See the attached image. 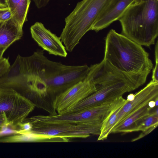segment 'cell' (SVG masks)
I'll list each match as a JSON object with an SVG mask.
<instances>
[{"mask_svg": "<svg viewBox=\"0 0 158 158\" xmlns=\"http://www.w3.org/2000/svg\"><path fill=\"white\" fill-rule=\"evenodd\" d=\"M155 64L153 68L152 81L158 83V43L157 41L155 49Z\"/></svg>", "mask_w": 158, "mask_h": 158, "instance_id": "cell-19", "label": "cell"}, {"mask_svg": "<svg viewBox=\"0 0 158 158\" xmlns=\"http://www.w3.org/2000/svg\"><path fill=\"white\" fill-rule=\"evenodd\" d=\"M23 27L12 17L0 22V48L7 49L11 44L21 38Z\"/></svg>", "mask_w": 158, "mask_h": 158, "instance_id": "cell-13", "label": "cell"}, {"mask_svg": "<svg viewBox=\"0 0 158 158\" xmlns=\"http://www.w3.org/2000/svg\"><path fill=\"white\" fill-rule=\"evenodd\" d=\"M156 106H157L158 105V98H157L155 100Z\"/></svg>", "mask_w": 158, "mask_h": 158, "instance_id": "cell-28", "label": "cell"}, {"mask_svg": "<svg viewBox=\"0 0 158 158\" xmlns=\"http://www.w3.org/2000/svg\"><path fill=\"white\" fill-rule=\"evenodd\" d=\"M152 109L148 104L137 110L114 127L111 134L133 132L139 121L148 114Z\"/></svg>", "mask_w": 158, "mask_h": 158, "instance_id": "cell-14", "label": "cell"}, {"mask_svg": "<svg viewBox=\"0 0 158 158\" xmlns=\"http://www.w3.org/2000/svg\"><path fill=\"white\" fill-rule=\"evenodd\" d=\"M157 0V1H158V0Z\"/></svg>", "mask_w": 158, "mask_h": 158, "instance_id": "cell-30", "label": "cell"}, {"mask_svg": "<svg viewBox=\"0 0 158 158\" xmlns=\"http://www.w3.org/2000/svg\"><path fill=\"white\" fill-rule=\"evenodd\" d=\"M33 39L43 50L49 54L65 57L67 52L60 37L47 29L40 22H36L30 27Z\"/></svg>", "mask_w": 158, "mask_h": 158, "instance_id": "cell-10", "label": "cell"}, {"mask_svg": "<svg viewBox=\"0 0 158 158\" xmlns=\"http://www.w3.org/2000/svg\"><path fill=\"white\" fill-rule=\"evenodd\" d=\"M148 105L150 108L152 109L156 106L155 101L153 100H151L148 102Z\"/></svg>", "mask_w": 158, "mask_h": 158, "instance_id": "cell-25", "label": "cell"}, {"mask_svg": "<svg viewBox=\"0 0 158 158\" xmlns=\"http://www.w3.org/2000/svg\"><path fill=\"white\" fill-rule=\"evenodd\" d=\"M6 49L5 48H0V61L3 58V54Z\"/></svg>", "mask_w": 158, "mask_h": 158, "instance_id": "cell-27", "label": "cell"}, {"mask_svg": "<svg viewBox=\"0 0 158 158\" xmlns=\"http://www.w3.org/2000/svg\"><path fill=\"white\" fill-rule=\"evenodd\" d=\"M105 41L103 59L123 76L132 91L143 84L153 64L142 46L113 29Z\"/></svg>", "mask_w": 158, "mask_h": 158, "instance_id": "cell-2", "label": "cell"}, {"mask_svg": "<svg viewBox=\"0 0 158 158\" xmlns=\"http://www.w3.org/2000/svg\"><path fill=\"white\" fill-rule=\"evenodd\" d=\"M158 98V83L151 81L135 94V98L132 101H127L122 106L118 113L113 128L130 114L148 105L151 100H155Z\"/></svg>", "mask_w": 158, "mask_h": 158, "instance_id": "cell-11", "label": "cell"}, {"mask_svg": "<svg viewBox=\"0 0 158 158\" xmlns=\"http://www.w3.org/2000/svg\"><path fill=\"white\" fill-rule=\"evenodd\" d=\"M25 121L32 125L31 131L38 134L64 139L66 142L74 138H86L91 135H99L102 122L81 123L49 122L33 121L27 118Z\"/></svg>", "mask_w": 158, "mask_h": 158, "instance_id": "cell-6", "label": "cell"}, {"mask_svg": "<svg viewBox=\"0 0 158 158\" xmlns=\"http://www.w3.org/2000/svg\"><path fill=\"white\" fill-rule=\"evenodd\" d=\"M135 0H110L93 24L91 30L98 32L118 20Z\"/></svg>", "mask_w": 158, "mask_h": 158, "instance_id": "cell-12", "label": "cell"}, {"mask_svg": "<svg viewBox=\"0 0 158 158\" xmlns=\"http://www.w3.org/2000/svg\"><path fill=\"white\" fill-rule=\"evenodd\" d=\"M112 102L87 108L73 113L55 115H38L28 118L31 120L44 122L81 123L90 122H102L114 108Z\"/></svg>", "mask_w": 158, "mask_h": 158, "instance_id": "cell-8", "label": "cell"}, {"mask_svg": "<svg viewBox=\"0 0 158 158\" xmlns=\"http://www.w3.org/2000/svg\"><path fill=\"white\" fill-rule=\"evenodd\" d=\"M12 17L13 15L10 8L8 6L0 7V22L7 21Z\"/></svg>", "mask_w": 158, "mask_h": 158, "instance_id": "cell-21", "label": "cell"}, {"mask_svg": "<svg viewBox=\"0 0 158 158\" xmlns=\"http://www.w3.org/2000/svg\"><path fill=\"white\" fill-rule=\"evenodd\" d=\"M110 0H82L65 18L60 37L66 51L72 52Z\"/></svg>", "mask_w": 158, "mask_h": 158, "instance_id": "cell-5", "label": "cell"}, {"mask_svg": "<svg viewBox=\"0 0 158 158\" xmlns=\"http://www.w3.org/2000/svg\"><path fill=\"white\" fill-rule=\"evenodd\" d=\"M135 98V94H129L127 97L126 99L127 101H132Z\"/></svg>", "mask_w": 158, "mask_h": 158, "instance_id": "cell-26", "label": "cell"}, {"mask_svg": "<svg viewBox=\"0 0 158 158\" xmlns=\"http://www.w3.org/2000/svg\"><path fill=\"white\" fill-rule=\"evenodd\" d=\"M29 99L10 88L0 89V114H6L9 124L16 128L34 109Z\"/></svg>", "mask_w": 158, "mask_h": 158, "instance_id": "cell-7", "label": "cell"}, {"mask_svg": "<svg viewBox=\"0 0 158 158\" xmlns=\"http://www.w3.org/2000/svg\"><path fill=\"white\" fill-rule=\"evenodd\" d=\"M96 90L95 85L87 77L56 97L54 107L57 114H60L76 104Z\"/></svg>", "mask_w": 158, "mask_h": 158, "instance_id": "cell-9", "label": "cell"}, {"mask_svg": "<svg viewBox=\"0 0 158 158\" xmlns=\"http://www.w3.org/2000/svg\"><path fill=\"white\" fill-rule=\"evenodd\" d=\"M7 3H7H8V0H5Z\"/></svg>", "mask_w": 158, "mask_h": 158, "instance_id": "cell-29", "label": "cell"}, {"mask_svg": "<svg viewBox=\"0 0 158 158\" xmlns=\"http://www.w3.org/2000/svg\"><path fill=\"white\" fill-rule=\"evenodd\" d=\"M24 75L22 95L38 108L50 115L57 113L54 107L56 97L69 88L85 79L89 67L71 66L48 59L43 50L31 56H21Z\"/></svg>", "mask_w": 158, "mask_h": 158, "instance_id": "cell-1", "label": "cell"}, {"mask_svg": "<svg viewBox=\"0 0 158 158\" xmlns=\"http://www.w3.org/2000/svg\"><path fill=\"white\" fill-rule=\"evenodd\" d=\"M127 101L121 97L120 101L102 123L100 133L97 140H103L107 139L111 134L117 118L118 113L122 106Z\"/></svg>", "mask_w": 158, "mask_h": 158, "instance_id": "cell-16", "label": "cell"}, {"mask_svg": "<svg viewBox=\"0 0 158 158\" xmlns=\"http://www.w3.org/2000/svg\"><path fill=\"white\" fill-rule=\"evenodd\" d=\"M118 20L122 34L141 46L154 44L158 35V1L135 0Z\"/></svg>", "mask_w": 158, "mask_h": 158, "instance_id": "cell-4", "label": "cell"}, {"mask_svg": "<svg viewBox=\"0 0 158 158\" xmlns=\"http://www.w3.org/2000/svg\"><path fill=\"white\" fill-rule=\"evenodd\" d=\"M6 125H10L8 122L6 114L3 113H2L0 114V127Z\"/></svg>", "mask_w": 158, "mask_h": 158, "instance_id": "cell-23", "label": "cell"}, {"mask_svg": "<svg viewBox=\"0 0 158 158\" xmlns=\"http://www.w3.org/2000/svg\"><path fill=\"white\" fill-rule=\"evenodd\" d=\"M50 138L45 135L35 133L31 130L22 132L0 138V142H49Z\"/></svg>", "mask_w": 158, "mask_h": 158, "instance_id": "cell-15", "label": "cell"}, {"mask_svg": "<svg viewBox=\"0 0 158 158\" xmlns=\"http://www.w3.org/2000/svg\"><path fill=\"white\" fill-rule=\"evenodd\" d=\"M51 0H32L36 6L40 8L46 6Z\"/></svg>", "mask_w": 158, "mask_h": 158, "instance_id": "cell-22", "label": "cell"}, {"mask_svg": "<svg viewBox=\"0 0 158 158\" xmlns=\"http://www.w3.org/2000/svg\"><path fill=\"white\" fill-rule=\"evenodd\" d=\"M19 131L10 125H6L0 127V138L2 136H7L18 134Z\"/></svg>", "mask_w": 158, "mask_h": 158, "instance_id": "cell-20", "label": "cell"}, {"mask_svg": "<svg viewBox=\"0 0 158 158\" xmlns=\"http://www.w3.org/2000/svg\"><path fill=\"white\" fill-rule=\"evenodd\" d=\"M30 2L31 0H8L7 6L10 8L12 17L23 27Z\"/></svg>", "mask_w": 158, "mask_h": 158, "instance_id": "cell-17", "label": "cell"}, {"mask_svg": "<svg viewBox=\"0 0 158 158\" xmlns=\"http://www.w3.org/2000/svg\"><path fill=\"white\" fill-rule=\"evenodd\" d=\"M87 76L95 85L97 90L61 114L73 113L111 103L132 91L123 76L103 59L89 67Z\"/></svg>", "mask_w": 158, "mask_h": 158, "instance_id": "cell-3", "label": "cell"}, {"mask_svg": "<svg viewBox=\"0 0 158 158\" xmlns=\"http://www.w3.org/2000/svg\"><path fill=\"white\" fill-rule=\"evenodd\" d=\"M7 6V4L5 0H0V7H4Z\"/></svg>", "mask_w": 158, "mask_h": 158, "instance_id": "cell-24", "label": "cell"}, {"mask_svg": "<svg viewBox=\"0 0 158 158\" xmlns=\"http://www.w3.org/2000/svg\"><path fill=\"white\" fill-rule=\"evenodd\" d=\"M158 125V108L141 119L134 130L133 132L144 131L152 128H156Z\"/></svg>", "mask_w": 158, "mask_h": 158, "instance_id": "cell-18", "label": "cell"}]
</instances>
